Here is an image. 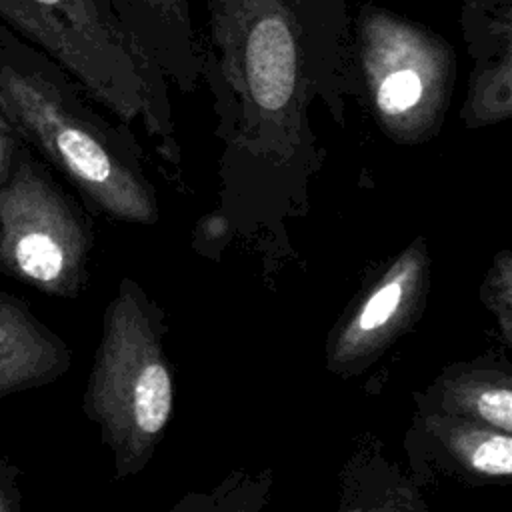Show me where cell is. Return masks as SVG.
I'll return each instance as SVG.
<instances>
[{"label":"cell","instance_id":"1","mask_svg":"<svg viewBox=\"0 0 512 512\" xmlns=\"http://www.w3.org/2000/svg\"><path fill=\"white\" fill-rule=\"evenodd\" d=\"M0 108L90 212L118 224L160 218L144 148L58 62L0 22Z\"/></svg>","mask_w":512,"mask_h":512},{"label":"cell","instance_id":"7","mask_svg":"<svg viewBox=\"0 0 512 512\" xmlns=\"http://www.w3.org/2000/svg\"><path fill=\"white\" fill-rule=\"evenodd\" d=\"M428 276L426 242L418 238L398 254L334 332L328 368L352 374L370 366L422 310Z\"/></svg>","mask_w":512,"mask_h":512},{"label":"cell","instance_id":"6","mask_svg":"<svg viewBox=\"0 0 512 512\" xmlns=\"http://www.w3.org/2000/svg\"><path fill=\"white\" fill-rule=\"evenodd\" d=\"M350 56L372 112L390 136L418 142L438 130L456 76L446 38L368 2L352 16Z\"/></svg>","mask_w":512,"mask_h":512},{"label":"cell","instance_id":"15","mask_svg":"<svg viewBox=\"0 0 512 512\" xmlns=\"http://www.w3.org/2000/svg\"><path fill=\"white\" fill-rule=\"evenodd\" d=\"M22 498V470L0 452V512H20Z\"/></svg>","mask_w":512,"mask_h":512},{"label":"cell","instance_id":"2","mask_svg":"<svg viewBox=\"0 0 512 512\" xmlns=\"http://www.w3.org/2000/svg\"><path fill=\"white\" fill-rule=\"evenodd\" d=\"M200 76L244 122L282 124L334 94L350 54L348 0H208Z\"/></svg>","mask_w":512,"mask_h":512},{"label":"cell","instance_id":"3","mask_svg":"<svg viewBox=\"0 0 512 512\" xmlns=\"http://www.w3.org/2000/svg\"><path fill=\"white\" fill-rule=\"evenodd\" d=\"M166 316L132 276L120 278L102 314L82 412L112 458V480L140 474L174 414V372L166 356Z\"/></svg>","mask_w":512,"mask_h":512},{"label":"cell","instance_id":"12","mask_svg":"<svg viewBox=\"0 0 512 512\" xmlns=\"http://www.w3.org/2000/svg\"><path fill=\"white\" fill-rule=\"evenodd\" d=\"M462 120L468 128L512 118V50L472 58Z\"/></svg>","mask_w":512,"mask_h":512},{"label":"cell","instance_id":"8","mask_svg":"<svg viewBox=\"0 0 512 512\" xmlns=\"http://www.w3.org/2000/svg\"><path fill=\"white\" fill-rule=\"evenodd\" d=\"M72 366L66 340L16 294L0 290V400L50 386Z\"/></svg>","mask_w":512,"mask_h":512},{"label":"cell","instance_id":"11","mask_svg":"<svg viewBox=\"0 0 512 512\" xmlns=\"http://www.w3.org/2000/svg\"><path fill=\"white\" fill-rule=\"evenodd\" d=\"M422 408L464 414L512 434V366L452 364L434 380Z\"/></svg>","mask_w":512,"mask_h":512},{"label":"cell","instance_id":"13","mask_svg":"<svg viewBox=\"0 0 512 512\" xmlns=\"http://www.w3.org/2000/svg\"><path fill=\"white\" fill-rule=\"evenodd\" d=\"M458 6L470 58L512 50V0H458Z\"/></svg>","mask_w":512,"mask_h":512},{"label":"cell","instance_id":"14","mask_svg":"<svg viewBox=\"0 0 512 512\" xmlns=\"http://www.w3.org/2000/svg\"><path fill=\"white\" fill-rule=\"evenodd\" d=\"M480 296L486 308L492 312L502 340L512 350V250H500L488 266Z\"/></svg>","mask_w":512,"mask_h":512},{"label":"cell","instance_id":"5","mask_svg":"<svg viewBox=\"0 0 512 512\" xmlns=\"http://www.w3.org/2000/svg\"><path fill=\"white\" fill-rule=\"evenodd\" d=\"M94 248L88 206L22 144L0 184V274L46 296L74 300L88 286Z\"/></svg>","mask_w":512,"mask_h":512},{"label":"cell","instance_id":"9","mask_svg":"<svg viewBox=\"0 0 512 512\" xmlns=\"http://www.w3.org/2000/svg\"><path fill=\"white\" fill-rule=\"evenodd\" d=\"M116 10L144 54L180 90L200 78V42L192 26L190 0H114Z\"/></svg>","mask_w":512,"mask_h":512},{"label":"cell","instance_id":"16","mask_svg":"<svg viewBox=\"0 0 512 512\" xmlns=\"http://www.w3.org/2000/svg\"><path fill=\"white\" fill-rule=\"evenodd\" d=\"M22 144L26 142L22 140V136L10 122V118L4 114V110L0 108V184L6 180Z\"/></svg>","mask_w":512,"mask_h":512},{"label":"cell","instance_id":"10","mask_svg":"<svg viewBox=\"0 0 512 512\" xmlns=\"http://www.w3.org/2000/svg\"><path fill=\"white\" fill-rule=\"evenodd\" d=\"M422 432L458 476L474 482L512 484V434L464 414L424 408Z\"/></svg>","mask_w":512,"mask_h":512},{"label":"cell","instance_id":"4","mask_svg":"<svg viewBox=\"0 0 512 512\" xmlns=\"http://www.w3.org/2000/svg\"><path fill=\"white\" fill-rule=\"evenodd\" d=\"M0 22L58 62L102 108L142 120L158 152L178 164L168 78L124 26L114 0H0Z\"/></svg>","mask_w":512,"mask_h":512}]
</instances>
